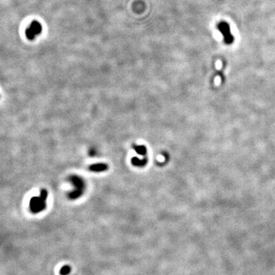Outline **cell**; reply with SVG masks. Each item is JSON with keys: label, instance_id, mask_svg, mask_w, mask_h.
I'll list each match as a JSON object with an SVG mask.
<instances>
[{"label": "cell", "instance_id": "1", "mask_svg": "<svg viewBox=\"0 0 275 275\" xmlns=\"http://www.w3.org/2000/svg\"><path fill=\"white\" fill-rule=\"evenodd\" d=\"M218 28H219V31L223 34L226 43L230 44L233 42L234 37L230 31V27L228 23L225 22H220L218 25Z\"/></svg>", "mask_w": 275, "mask_h": 275}, {"label": "cell", "instance_id": "3", "mask_svg": "<svg viewBox=\"0 0 275 275\" xmlns=\"http://www.w3.org/2000/svg\"><path fill=\"white\" fill-rule=\"evenodd\" d=\"M108 169V166L105 164H95L89 167V170L94 172H101L106 170Z\"/></svg>", "mask_w": 275, "mask_h": 275}, {"label": "cell", "instance_id": "4", "mask_svg": "<svg viewBox=\"0 0 275 275\" xmlns=\"http://www.w3.org/2000/svg\"><path fill=\"white\" fill-rule=\"evenodd\" d=\"M135 150L136 151L138 154H141V155H145L147 153V149L144 145H134L133 146Z\"/></svg>", "mask_w": 275, "mask_h": 275}, {"label": "cell", "instance_id": "2", "mask_svg": "<svg viewBox=\"0 0 275 275\" xmlns=\"http://www.w3.org/2000/svg\"><path fill=\"white\" fill-rule=\"evenodd\" d=\"M46 197H47V192L45 190H43L41 191V198H37L34 197L31 199V208L36 209V211H39L44 207V205H42L45 200Z\"/></svg>", "mask_w": 275, "mask_h": 275}, {"label": "cell", "instance_id": "5", "mask_svg": "<svg viewBox=\"0 0 275 275\" xmlns=\"http://www.w3.org/2000/svg\"><path fill=\"white\" fill-rule=\"evenodd\" d=\"M132 164L135 166L140 167V166H144V165L146 164L147 162V159L146 158H144L143 160H139L138 158H133L132 160Z\"/></svg>", "mask_w": 275, "mask_h": 275}]
</instances>
